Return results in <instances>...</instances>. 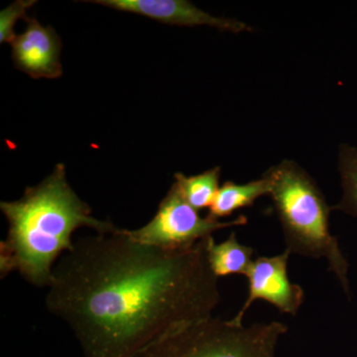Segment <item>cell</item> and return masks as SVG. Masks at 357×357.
Here are the masks:
<instances>
[{"mask_svg":"<svg viewBox=\"0 0 357 357\" xmlns=\"http://www.w3.org/2000/svg\"><path fill=\"white\" fill-rule=\"evenodd\" d=\"M206 238L169 250L138 243L126 229L79 237L56 263L45 304L84 357H133L174 328L211 317L220 293Z\"/></svg>","mask_w":357,"mask_h":357,"instance_id":"obj_1","label":"cell"},{"mask_svg":"<svg viewBox=\"0 0 357 357\" xmlns=\"http://www.w3.org/2000/svg\"><path fill=\"white\" fill-rule=\"evenodd\" d=\"M0 210L9 225L0 244L1 276L16 271L40 288H48L56 263L73 248L77 229L89 227L105 234L119 229L91 215L89 204L68 182L63 164L40 184L27 188L20 199L1 202Z\"/></svg>","mask_w":357,"mask_h":357,"instance_id":"obj_2","label":"cell"},{"mask_svg":"<svg viewBox=\"0 0 357 357\" xmlns=\"http://www.w3.org/2000/svg\"><path fill=\"white\" fill-rule=\"evenodd\" d=\"M270 181L269 197L283 230L286 250L290 255L325 258L328 269L349 296V264L337 237L331 234L333 206L306 170L285 159L264 173Z\"/></svg>","mask_w":357,"mask_h":357,"instance_id":"obj_3","label":"cell"},{"mask_svg":"<svg viewBox=\"0 0 357 357\" xmlns=\"http://www.w3.org/2000/svg\"><path fill=\"white\" fill-rule=\"evenodd\" d=\"M287 332L279 321L244 326L210 317L174 328L133 357H275Z\"/></svg>","mask_w":357,"mask_h":357,"instance_id":"obj_4","label":"cell"},{"mask_svg":"<svg viewBox=\"0 0 357 357\" xmlns=\"http://www.w3.org/2000/svg\"><path fill=\"white\" fill-rule=\"evenodd\" d=\"M248 223L246 215L222 222L206 215L202 218L183 196L176 183L159 204L155 217L144 227L126 229L128 236L138 243L169 250L194 248L199 241L217 230L243 227Z\"/></svg>","mask_w":357,"mask_h":357,"instance_id":"obj_5","label":"cell"},{"mask_svg":"<svg viewBox=\"0 0 357 357\" xmlns=\"http://www.w3.org/2000/svg\"><path fill=\"white\" fill-rule=\"evenodd\" d=\"M290 252L286 250L276 256H260L249 267L248 297L241 311L231 319L232 323L243 325L244 316L256 300L273 305L282 314L296 316L305 301V292L288 276Z\"/></svg>","mask_w":357,"mask_h":357,"instance_id":"obj_6","label":"cell"},{"mask_svg":"<svg viewBox=\"0 0 357 357\" xmlns=\"http://www.w3.org/2000/svg\"><path fill=\"white\" fill-rule=\"evenodd\" d=\"M115 10L138 14L164 24L211 26L220 31L241 33L252 31L253 28L243 21L234 18L217 17L201 10L188 0H89Z\"/></svg>","mask_w":357,"mask_h":357,"instance_id":"obj_7","label":"cell"},{"mask_svg":"<svg viewBox=\"0 0 357 357\" xmlns=\"http://www.w3.org/2000/svg\"><path fill=\"white\" fill-rule=\"evenodd\" d=\"M25 31L11 42L16 69L33 79H58L62 76V41L51 26H42L36 18H29Z\"/></svg>","mask_w":357,"mask_h":357,"instance_id":"obj_8","label":"cell"},{"mask_svg":"<svg viewBox=\"0 0 357 357\" xmlns=\"http://www.w3.org/2000/svg\"><path fill=\"white\" fill-rule=\"evenodd\" d=\"M255 249L239 243L236 232L222 243H215L213 236L206 238V255L211 272L217 278L230 275L248 274L252 264Z\"/></svg>","mask_w":357,"mask_h":357,"instance_id":"obj_9","label":"cell"},{"mask_svg":"<svg viewBox=\"0 0 357 357\" xmlns=\"http://www.w3.org/2000/svg\"><path fill=\"white\" fill-rule=\"evenodd\" d=\"M270 181L263 174L258 180L246 184L227 181L220 185L213 204L208 208V217L220 220L229 217L234 211L253 206L258 199L269 196Z\"/></svg>","mask_w":357,"mask_h":357,"instance_id":"obj_10","label":"cell"},{"mask_svg":"<svg viewBox=\"0 0 357 357\" xmlns=\"http://www.w3.org/2000/svg\"><path fill=\"white\" fill-rule=\"evenodd\" d=\"M220 167H215L206 172L195 176H185L175 174L176 184L182 192L183 196L192 208L203 210L213 204L220 189Z\"/></svg>","mask_w":357,"mask_h":357,"instance_id":"obj_11","label":"cell"},{"mask_svg":"<svg viewBox=\"0 0 357 357\" xmlns=\"http://www.w3.org/2000/svg\"><path fill=\"white\" fill-rule=\"evenodd\" d=\"M338 173L342 187V198L333 206L357 218V148L340 144L338 149Z\"/></svg>","mask_w":357,"mask_h":357,"instance_id":"obj_12","label":"cell"},{"mask_svg":"<svg viewBox=\"0 0 357 357\" xmlns=\"http://www.w3.org/2000/svg\"><path fill=\"white\" fill-rule=\"evenodd\" d=\"M36 2L35 0H16L0 13V43L11 44L17 35L14 32V26L18 20H29L27 10Z\"/></svg>","mask_w":357,"mask_h":357,"instance_id":"obj_13","label":"cell"}]
</instances>
